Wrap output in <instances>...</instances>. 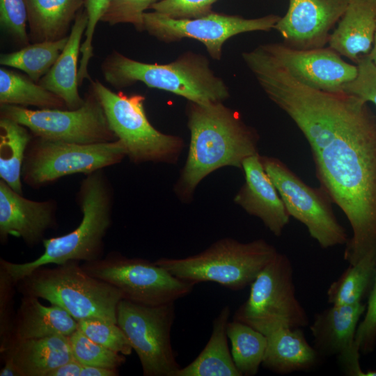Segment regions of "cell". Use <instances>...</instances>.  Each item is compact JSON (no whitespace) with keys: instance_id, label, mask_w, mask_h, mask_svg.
Returning <instances> with one entry per match:
<instances>
[{"instance_id":"obj_1","label":"cell","mask_w":376,"mask_h":376,"mask_svg":"<svg viewBox=\"0 0 376 376\" xmlns=\"http://www.w3.org/2000/svg\"><path fill=\"white\" fill-rule=\"evenodd\" d=\"M256 79L308 141L320 188L352 228L344 260L356 264L376 251V116L359 97L308 87L274 61Z\"/></svg>"},{"instance_id":"obj_2","label":"cell","mask_w":376,"mask_h":376,"mask_svg":"<svg viewBox=\"0 0 376 376\" xmlns=\"http://www.w3.org/2000/svg\"><path fill=\"white\" fill-rule=\"evenodd\" d=\"M187 116L189 152L174 186L185 202L192 199L198 184L213 171L224 166L242 169L245 159L258 153L259 141L256 130L223 102H188Z\"/></svg>"},{"instance_id":"obj_3","label":"cell","mask_w":376,"mask_h":376,"mask_svg":"<svg viewBox=\"0 0 376 376\" xmlns=\"http://www.w3.org/2000/svg\"><path fill=\"white\" fill-rule=\"evenodd\" d=\"M85 175L77 195L82 219L75 229L61 236L44 239V252L32 261L14 263L0 259V266L15 283L40 267L102 258L104 239L112 221L113 189L103 169Z\"/></svg>"},{"instance_id":"obj_4","label":"cell","mask_w":376,"mask_h":376,"mask_svg":"<svg viewBox=\"0 0 376 376\" xmlns=\"http://www.w3.org/2000/svg\"><path fill=\"white\" fill-rule=\"evenodd\" d=\"M102 71L105 80L116 88L141 81L200 104L223 102L229 97L228 86L215 75L207 58L194 52L158 64L140 62L113 52L102 63Z\"/></svg>"},{"instance_id":"obj_5","label":"cell","mask_w":376,"mask_h":376,"mask_svg":"<svg viewBox=\"0 0 376 376\" xmlns=\"http://www.w3.org/2000/svg\"><path fill=\"white\" fill-rule=\"evenodd\" d=\"M16 290L61 307L77 321L95 318L117 323L123 299L119 290L87 273L77 260L40 267L19 281Z\"/></svg>"},{"instance_id":"obj_6","label":"cell","mask_w":376,"mask_h":376,"mask_svg":"<svg viewBox=\"0 0 376 376\" xmlns=\"http://www.w3.org/2000/svg\"><path fill=\"white\" fill-rule=\"evenodd\" d=\"M279 252L264 239L241 242L225 237L197 254L154 262L180 279L196 284L215 282L237 291L250 285Z\"/></svg>"},{"instance_id":"obj_7","label":"cell","mask_w":376,"mask_h":376,"mask_svg":"<svg viewBox=\"0 0 376 376\" xmlns=\"http://www.w3.org/2000/svg\"><path fill=\"white\" fill-rule=\"evenodd\" d=\"M91 84L111 130L125 146L132 162H177L184 141L180 136L164 134L152 125L145 111L144 96L115 93L98 80L91 81Z\"/></svg>"},{"instance_id":"obj_8","label":"cell","mask_w":376,"mask_h":376,"mask_svg":"<svg viewBox=\"0 0 376 376\" xmlns=\"http://www.w3.org/2000/svg\"><path fill=\"white\" fill-rule=\"evenodd\" d=\"M248 299L233 319L265 336L282 328L308 324L306 311L298 300L289 258L280 252L251 283Z\"/></svg>"},{"instance_id":"obj_9","label":"cell","mask_w":376,"mask_h":376,"mask_svg":"<svg viewBox=\"0 0 376 376\" xmlns=\"http://www.w3.org/2000/svg\"><path fill=\"white\" fill-rule=\"evenodd\" d=\"M127 157L119 139L80 144L33 136L22 170V181L33 189L76 173L87 175L120 162Z\"/></svg>"},{"instance_id":"obj_10","label":"cell","mask_w":376,"mask_h":376,"mask_svg":"<svg viewBox=\"0 0 376 376\" xmlns=\"http://www.w3.org/2000/svg\"><path fill=\"white\" fill-rule=\"evenodd\" d=\"M82 268L120 291L124 299L145 305L175 302L192 292L196 283L180 279L148 260L112 251Z\"/></svg>"},{"instance_id":"obj_11","label":"cell","mask_w":376,"mask_h":376,"mask_svg":"<svg viewBox=\"0 0 376 376\" xmlns=\"http://www.w3.org/2000/svg\"><path fill=\"white\" fill-rule=\"evenodd\" d=\"M175 302L151 306L121 299L117 324L137 354L144 376H173L181 367L171 344Z\"/></svg>"},{"instance_id":"obj_12","label":"cell","mask_w":376,"mask_h":376,"mask_svg":"<svg viewBox=\"0 0 376 376\" xmlns=\"http://www.w3.org/2000/svg\"><path fill=\"white\" fill-rule=\"evenodd\" d=\"M1 117L25 126L33 136L45 139L80 144L113 141L103 108L92 91L77 109H40L1 104Z\"/></svg>"},{"instance_id":"obj_13","label":"cell","mask_w":376,"mask_h":376,"mask_svg":"<svg viewBox=\"0 0 376 376\" xmlns=\"http://www.w3.org/2000/svg\"><path fill=\"white\" fill-rule=\"evenodd\" d=\"M261 159L289 215L306 227L320 247L346 244L348 235L337 220L325 192L308 185L279 159L261 156Z\"/></svg>"},{"instance_id":"obj_14","label":"cell","mask_w":376,"mask_h":376,"mask_svg":"<svg viewBox=\"0 0 376 376\" xmlns=\"http://www.w3.org/2000/svg\"><path fill=\"white\" fill-rule=\"evenodd\" d=\"M280 16L270 14L257 18H244L212 11L195 18H173L156 11L143 15L144 31L165 42L192 38L203 43L209 55L220 60L224 42L237 34L269 31Z\"/></svg>"},{"instance_id":"obj_15","label":"cell","mask_w":376,"mask_h":376,"mask_svg":"<svg viewBox=\"0 0 376 376\" xmlns=\"http://www.w3.org/2000/svg\"><path fill=\"white\" fill-rule=\"evenodd\" d=\"M260 46L296 80L315 89L343 92L357 75V64L347 63L329 47L299 49L283 42Z\"/></svg>"},{"instance_id":"obj_16","label":"cell","mask_w":376,"mask_h":376,"mask_svg":"<svg viewBox=\"0 0 376 376\" xmlns=\"http://www.w3.org/2000/svg\"><path fill=\"white\" fill-rule=\"evenodd\" d=\"M366 308L363 302L332 305L316 313L310 327L313 347L319 356H336L344 373L350 376H365L355 336Z\"/></svg>"},{"instance_id":"obj_17","label":"cell","mask_w":376,"mask_h":376,"mask_svg":"<svg viewBox=\"0 0 376 376\" xmlns=\"http://www.w3.org/2000/svg\"><path fill=\"white\" fill-rule=\"evenodd\" d=\"M350 1L288 0V10L274 29L289 47L299 49L324 47Z\"/></svg>"},{"instance_id":"obj_18","label":"cell","mask_w":376,"mask_h":376,"mask_svg":"<svg viewBox=\"0 0 376 376\" xmlns=\"http://www.w3.org/2000/svg\"><path fill=\"white\" fill-rule=\"evenodd\" d=\"M57 204L53 199L30 200L0 180V240L21 238L29 246L42 242L46 231L56 226Z\"/></svg>"},{"instance_id":"obj_19","label":"cell","mask_w":376,"mask_h":376,"mask_svg":"<svg viewBox=\"0 0 376 376\" xmlns=\"http://www.w3.org/2000/svg\"><path fill=\"white\" fill-rule=\"evenodd\" d=\"M245 182L234 197V202L254 216L275 236L282 235L290 216L274 184L265 170L258 153L242 163Z\"/></svg>"},{"instance_id":"obj_20","label":"cell","mask_w":376,"mask_h":376,"mask_svg":"<svg viewBox=\"0 0 376 376\" xmlns=\"http://www.w3.org/2000/svg\"><path fill=\"white\" fill-rule=\"evenodd\" d=\"M328 45L354 64L368 55L376 32V0H350Z\"/></svg>"},{"instance_id":"obj_21","label":"cell","mask_w":376,"mask_h":376,"mask_svg":"<svg viewBox=\"0 0 376 376\" xmlns=\"http://www.w3.org/2000/svg\"><path fill=\"white\" fill-rule=\"evenodd\" d=\"M1 354L3 361L16 366L20 376H46L50 370L75 359L70 336L63 335L17 340Z\"/></svg>"},{"instance_id":"obj_22","label":"cell","mask_w":376,"mask_h":376,"mask_svg":"<svg viewBox=\"0 0 376 376\" xmlns=\"http://www.w3.org/2000/svg\"><path fill=\"white\" fill-rule=\"evenodd\" d=\"M78 326V321L61 307L54 304L45 306L38 297L22 296L5 350L17 340L55 335L70 336Z\"/></svg>"},{"instance_id":"obj_23","label":"cell","mask_w":376,"mask_h":376,"mask_svg":"<svg viewBox=\"0 0 376 376\" xmlns=\"http://www.w3.org/2000/svg\"><path fill=\"white\" fill-rule=\"evenodd\" d=\"M88 20L84 7L76 16L63 50L49 71L38 81L39 85L60 97L70 110L77 109L84 103L78 91L77 63Z\"/></svg>"},{"instance_id":"obj_24","label":"cell","mask_w":376,"mask_h":376,"mask_svg":"<svg viewBox=\"0 0 376 376\" xmlns=\"http://www.w3.org/2000/svg\"><path fill=\"white\" fill-rule=\"evenodd\" d=\"M302 328H282L267 336L262 366L277 374L311 370L319 354L307 341Z\"/></svg>"},{"instance_id":"obj_25","label":"cell","mask_w":376,"mask_h":376,"mask_svg":"<svg viewBox=\"0 0 376 376\" xmlns=\"http://www.w3.org/2000/svg\"><path fill=\"white\" fill-rule=\"evenodd\" d=\"M230 308L224 306L212 322L209 340L198 357L178 369L173 376H242L236 368L228 345L226 328Z\"/></svg>"},{"instance_id":"obj_26","label":"cell","mask_w":376,"mask_h":376,"mask_svg":"<svg viewBox=\"0 0 376 376\" xmlns=\"http://www.w3.org/2000/svg\"><path fill=\"white\" fill-rule=\"evenodd\" d=\"M30 34L36 42L65 37L86 0H24Z\"/></svg>"},{"instance_id":"obj_27","label":"cell","mask_w":376,"mask_h":376,"mask_svg":"<svg viewBox=\"0 0 376 376\" xmlns=\"http://www.w3.org/2000/svg\"><path fill=\"white\" fill-rule=\"evenodd\" d=\"M33 134L25 126L11 119H0V178L22 194V170L26 150Z\"/></svg>"},{"instance_id":"obj_28","label":"cell","mask_w":376,"mask_h":376,"mask_svg":"<svg viewBox=\"0 0 376 376\" xmlns=\"http://www.w3.org/2000/svg\"><path fill=\"white\" fill-rule=\"evenodd\" d=\"M0 104L39 109L67 108L58 95L36 84L29 77L13 70L0 69Z\"/></svg>"},{"instance_id":"obj_29","label":"cell","mask_w":376,"mask_h":376,"mask_svg":"<svg viewBox=\"0 0 376 376\" xmlns=\"http://www.w3.org/2000/svg\"><path fill=\"white\" fill-rule=\"evenodd\" d=\"M376 272V251L367 254L349 267L331 283L327 291L331 305H350L362 302L372 288Z\"/></svg>"},{"instance_id":"obj_30","label":"cell","mask_w":376,"mask_h":376,"mask_svg":"<svg viewBox=\"0 0 376 376\" xmlns=\"http://www.w3.org/2000/svg\"><path fill=\"white\" fill-rule=\"evenodd\" d=\"M227 336L231 343V354L242 376H253L262 365L267 347V336L237 320L229 321Z\"/></svg>"},{"instance_id":"obj_31","label":"cell","mask_w":376,"mask_h":376,"mask_svg":"<svg viewBox=\"0 0 376 376\" xmlns=\"http://www.w3.org/2000/svg\"><path fill=\"white\" fill-rule=\"evenodd\" d=\"M68 36L52 41L35 42L10 53L1 54L2 65L19 69L38 82L49 71L63 50Z\"/></svg>"},{"instance_id":"obj_32","label":"cell","mask_w":376,"mask_h":376,"mask_svg":"<svg viewBox=\"0 0 376 376\" xmlns=\"http://www.w3.org/2000/svg\"><path fill=\"white\" fill-rule=\"evenodd\" d=\"M70 343L74 359L83 365L118 369L126 361L125 355L94 342L79 329L70 336Z\"/></svg>"},{"instance_id":"obj_33","label":"cell","mask_w":376,"mask_h":376,"mask_svg":"<svg viewBox=\"0 0 376 376\" xmlns=\"http://www.w3.org/2000/svg\"><path fill=\"white\" fill-rule=\"evenodd\" d=\"M78 324V329L94 342L125 356L132 353V345L117 323L92 318L80 320Z\"/></svg>"},{"instance_id":"obj_34","label":"cell","mask_w":376,"mask_h":376,"mask_svg":"<svg viewBox=\"0 0 376 376\" xmlns=\"http://www.w3.org/2000/svg\"><path fill=\"white\" fill-rule=\"evenodd\" d=\"M159 0H109L101 22L115 25L132 24L138 31H144L143 15Z\"/></svg>"},{"instance_id":"obj_35","label":"cell","mask_w":376,"mask_h":376,"mask_svg":"<svg viewBox=\"0 0 376 376\" xmlns=\"http://www.w3.org/2000/svg\"><path fill=\"white\" fill-rule=\"evenodd\" d=\"M28 13L24 0H0L1 27L21 44L27 45Z\"/></svg>"},{"instance_id":"obj_36","label":"cell","mask_w":376,"mask_h":376,"mask_svg":"<svg viewBox=\"0 0 376 376\" xmlns=\"http://www.w3.org/2000/svg\"><path fill=\"white\" fill-rule=\"evenodd\" d=\"M109 0H86L84 8L88 15V24L84 33L85 40L81 44L80 67L78 81L81 84L85 79H90L88 72L89 61L93 56V38L95 27L100 21Z\"/></svg>"},{"instance_id":"obj_37","label":"cell","mask_w":376,"mask_h":376,"mask_svg":"<svg viewBox=\"0 0 376 376\" xmlns=\"http://www.w3.org/2000/svg\"><path fill=\"white\" fill-rule=\"evenodd\" d=\"M357 65V77L343 87V92L376 105V65L366 55L360 58Z\"/></svg>"},{"instance_id":"obj_38","label":"cell","mask_w":376,"mask_h":376,"mask_svg":"<svg viewBox=\"0 0 376 376\" xmlns=\"http://www.w3.org/2000/svg\"><path fill=\"white\" fill-rule=\"evenodd\" d=\"M16 283L10 274L0 266V352L6 347L12 331L13 303Z\"/></svg>"},{"instance_id":"obj_39","label":"cell","mask_w":376,"mask_h":376,"mask_svg":"<svg viewBox=\"0 0 376 376\" xmlns=\"http://www.w3.org/2000/svg\"><path fill=\"white\" fill-rule=\"evenodd\" d=\"M217 1L159 0L151 8L173 18H195L211 13L212 5Z\"/></svg>"},{"instance_id":"obj_40","label":"cell","mask_w":376,"mask_h":376,"mask_svg":"<svg viewBox=\"0 0 376 376\" xmlns=\"http://www.w3.org/2000/svg\"><path fill=\"white\" fill-rule=\"evenodd\" d=\"M364 314L358 324L355 340L360 352L366 354L372 352L376 345V272Z\"/></svg>"},{"instance_id":"obj_41","label":"cell","mask_w":376,"mask_h":376,"mask_svg":"<svg viewBox=\"0 0 376 376\" xmlns=\"http://www.w3.org/2000/svg\"><path fill=\"white\" fill-rule=\"evenodd\" d=\"M82 367L83 364L73 359L50 370L46 376H81Z\"/></svg>"},{"instance_id":"obj_42","label":"cell","mask_w":376,"mask_h":376,"mask_svg":"<svg viewBox=\"0 0 376 376\" xmlns=\"http://www.w3.org/2000/svg\"><path fill=\"white\" fill-rule=\"evenodd\" d=\"M118 369L83 365L81 376H117Z\"/></svg>"},{"instance_id":"obj_43","label":"cell","mask_w":376,"mask_h":376,"mask_svg":"<svg viewBox=\"0 0 376 376\" xmlns=\"http://www.w3.org/2000/svg\"><path fill=\"white\" fill-rule=\"evenodd\" d=\"M0 376H20V373L11 361H4V366L0 370Z\"/></svg>"},{"instance_id":"obj_44","label":"cell","mask_w":376,"mask_h":376,"mask_svg":"<svg viewBox=\"0 0 376 376\" xmlns=\"http://www.w3.org/2000/svg\"><path fill=\"white\" fill-rule=\"evenodd\" d=\"M368 56L372 60V61L376 65V32L375 35L373 47Z\"/></svg>"},{"instance_id":"obj_45","label":"cell","mask_w":376,"mask_h":376,"mask_svg":"<svg viewBox=\"0 0 376 376\" xmlns=\"http://www.w3.org/2000/svg\"><path fill=\"white\" fill-rule=\"evenodd\" d=\"M365 376H376V370H369L367 372H365Z\"/></svg>"}]
</instances>
